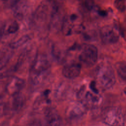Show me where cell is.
<instances>
[{
	"mask_svg": "<svg viewBox=\"0 0 126 126\" xmlns=\"http://www.w3.org/2000/svg\"><path fill=\"white\" fill-rule=\"evenodd\" d=\"M4 4L10 8H13L20 0H2Z\"/></svg>",
	"mask_w": 126,
	"mask_h": 126,
	"instance_id": "cell-20",
	"label": "cell"
},
{
	"mask_svg": "<svg viewBox=\"0 0 126 126\" xmlns=\"http://www.w3.org/2000/svg\"><path fill=\"white\" fill-rule=\"evenodd\" d=\"M77 97L81 103L86 108H94L100 105L102 97L95 87L94 83L90 85L89 89L85 86H82L77 93Z\"/></svg>",
	"mask_w": 126,
	"mask_h": 126,
	"instance_id": "cell-3",
	"label": "cell"
},
{
	"mask_svg": "<svg viewBox=\"0 0 126 126\" xmlns=\"http://www.w3.org/2000/svg\"><path fill=\"white\" fill-rule=\"evenodd\" d=\"M100 38L103 42L107 44L117 42L120 37V32L115 25H106L100 30Z\"/></svg>",
	"mask_w": 126,
	"mask_h": 126,
	"instance_id": "cell-9",
	"label": "cell"
},
{
	"mask_svg": "<svg viewBox=\"0 0 126 126\" xmlns=\"http://www.w3.org/2000/svg\"><path fill=\"white\" fill-rule=\"evenodd\" d=\"M44 126H63V122L58 111L48 106L44 110Z\"/></svg>",
	"mask_w": 126,
	"mask_h": 126,
	"instance_id": "cell-10",
	"label": "cell"
},
{
	"mask_svg": "<svg viewBox=\"0 0 126 126\" xmlns=\"http://www.w3.org/2000/svg\"><path fill=\"white\" fill-rule=\"evenodd\" d=\"M103 122L108 126H124L125 117L121 109L117 107H109L102 113Z\"/></svg>",
	"mask_w": 126,
	"mask_h": 126,
	"instance_id": "cell-4",
	"label": "cell"
},
{
	"mask_svg": "<svg viewBox=\"0 0 126 126\" xmlns=\"http://www.w3.org/2000/svg\"><path fill=\"white\" fill-rule=\"evenodd\" d=\"M117 71L119 76L125 81H126V62H121L116 66Z\"/></svg>",
	"mask_w": 126,
	"mask_h": 126,
	"instance_id": "cell-17",
	"label": "cell"
},
{
	"mask_svg": "<svg viewBox=\"0 0 126 126\" xmlns=\"http://www.w3.org/2000/svg\"><path fill=\"white\" fill-rule=\"evenodd\" d=\"M31 40V37L29 35H24L16 41L11 43L9 47L12 49H16L24 46Z\"/></svg>",
	"mask_w": 126,
	"mask_h": 126,
	"instance_id": "cell-16",
	"label": "cell"
},
{
	"mask_svg": "<svg viewBox=\"0 0 126 126\" xmlns=\"http://www.w3.org/2000/svg\"><path fill=\"white\" fill-rule=\"evenodd\" d=\"M25 103V98L20 94H18L12 96V99L10 102L8 104L9 110L13 112H16L20 110L24 106Z\"/></svg>",
	"mask_w": 126,
	"mask_h": 126,
	"instance_id": "cell-14",
	"label": "cell"
},
{
	"mask_svg": "<svg viewBox=\"0 0 126 126\" xmlns=\"http://www.w3.org/2000/svg\"><path fill=\"white\" fill-rule=\"evenodd\" d=\"M86 109V107L79 101L71 102L66 110L65 115L67 120L71 123L78 121L85 114Z\"/></svg>",
	"mask_w": 126,
	"mask_h": 126,
	"instance_id": "cell-7",
	"label": "cell"
},
{
	"mask_svg": "<svg viewBox=\"0 0 126 126\" xmlns=\"http://www.w3.org/2000/svg\"><path fill=\"white\" fill-rule=\"evenodd\" d=\"M19 30V25L15 20L5 23L0 28V41L5 37L16 34Z\"/></svg>",
	"mask_w": 126,
	"mask_h": 126,
	"instance_id": "cell-12",
	"label": "cell"
},
{
	"mask_svg": "<svg viewBox=\"0 0 126 126\" xmlns=\"http://www.w3.org/2000/svg\"><path fill=\"white\" fill-rule=\"evenodd\" d=\"M81 65L79 63H71L65 65L62 70L64 77L68 79H74L80 74Z\"/></svg>",
	"mask_w": 126,
	"mask_h": 126,
	"instance_id": "cell-13",
	"label": "cell"
},
{
	"mask_svg": "<svg viewBox=\"0 0 126 126\" xmlns=\"http://www.w3.org/2000/svg\"><path fill=\"white\" fill-rule=\"evenodd\" d=\"M81 65L90 67L94 65L98 59L97 48L92 44H86L81 49L79 56Z\"/></svg>",
	"mask_w": 126,
	"mask_h": 126,
	"instance_id": "cell-6",
	"label": "cell"
},
{
	"mask_svg": "<svg viewBox=\"0 0 126 126\" xmlns=\"http://www.w3.org/2000/svg\"><path fill=\"white\" fill-rule=\"evenodd\" d=\"M50 67V63L47 57L43 54L35 56L30 68V78L35 85L39 84L46 76Z\"/></svg>",
	"mask_w": 126,
	"mask_h": 126,
	"instance_id": "cell-2",
	"label": "cell"
},
{
	"mask_svg": "<svg viewBox=\"0 0 126 126\" xmlns=\"http://www.w3.org/2000/svg\"><path fill=\"white\" fill-rule=\"evenodd\" d=\"M81 18L77 14H72L64 18L62 30L65 35H70L81 29Z\"/></svg>",
	"mask_w": 126,
	"mask_h": 126,
	"instance_id": "cell-8",
	"label": "cell"
},
{
	"mask_svg": "<svg viewBox=\"0 0 126 126\" xmlns=\"http://www.w3.org/2000/svg\"><path fill=\"white\" fill-rule=\"evenodd\" d=\"M125 119H126V115L125 116Z\"/></svg>",
	"mask_w": 126,
	"mask_h": 126,
	"instance_id": "cell-22",
	"label": "cell"
},
{
	"mask_svg": "<svg viewBox=\"0 0 126 126\" xmlns=\"http://www.w3.org/2000/svg\"><path fill=\"white\" fill-rule=\"evenodd\" d=\"M115 6L120 11H124L126 8V0H115Z\"/></svg>",
	"mask_w": 126,
	"mask_h": 126,
	"instance_id": "cell-18",
	"label": "cell"
},
{
	"mask_svg": "<svg viewBox=\"0 0 126 126\" xmlns=\"http://www.w3.org/2000/svg\"><path fill=\"white\" fill-rule=\"evenodd\" d=\"M9 111V110L7 103H0V118L2 117L5 115L7 114Z\"/></svg>",
	"mask_w": 126,
	"mask_h": 126,
	"instance_id": "cell-19",
	"label": "cell"
},
{
	"mask_svg": "<svg viewBox=\"0 0 126 126\" xmlns=\"http://www.w3.org/2000/svg\"><path fill=\"white\" fill-rule=\"evenodd\" d=\"M59 6L54 0H44L40 3L32 16V23L37 29H50L53 15Z\"/></svg>",
	"mask_w": 126,
	"mask_h": 126,
	"instance_id": "cell-1",
	"label": "cell"
},
{
	"mask_svg": "<svg viewBox=\"0 0 126 126\" xmlns=\"http://www.w3.org/2000/svg\"><path fill=\"white\" fill-rule=\"evenodd\" d=\"M96 78L100 86L106 90L112 88L116 82V77L113 69L108 65L100 67L97 72Z\"/></svg>",
	"mask_w": 126,
	"mask_h": 126,
	"instance_id": "cell-5",
	"label": "cell"
},
{
	"mask_svg": "<svg viewBox=\"0 0 126 126\" xmlns=\"http://www.w3.org/2000/svg\"><path fill=\"white\" fill-rule=\"evenodd\" d=\"M25 81L23 79L18 77H13L7 82L5 90L6 93L11 96L20 93L24 88Z\"/></svg>",
	"mask_w": 126,
	"mask_h": 126,
	"instance_id": "cell-11",
	"label": "cell"
},
{
	"mask_svg": "<svg viewBox=\"0 0 126 126\" xmlns=\"http://www.w3.org/2000/svg\"><path fill=\"white\" fill-rule=\"evenodd\" d=\"M85 4L89 10H92L94 6V1L93 0H85Z\"/></svg>",
	"mask_w": 126,
	"mask_h": 126,
	"instance_id": "cell-21",
	"label": "cell"
},
{
	"mask_svg": "<svg viewBox=\"0 0 126 126\" xmlns=\"http://www.w3.org/2000/svg\"><path fill=\"white\" fill-rule=\"evenodd\" d=\"M13 54V49L10 47L8 49H0V72L6 67Z\"/></svg>",
	"mask_w": 126,
	"mask_h": 126,
	"instance_id": "cell-15",
	"label": "cell"
}]
</instances>
